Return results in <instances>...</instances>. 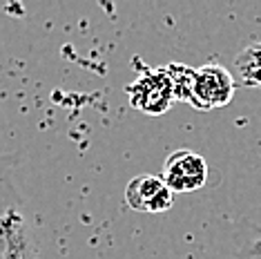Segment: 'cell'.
Instances as JSON below:
<instances>
[{
    "mask_svg": "<svg viewBox=\"0 0 261 259\" xmlns=\"http://www.w3.org/2000/svg\"><path fill=\"white\" fill-rule=\"evenodd\" d=\"M168 72L174 83L176 101L190 103L194 110L210 112L225 108L234 98L237 81L232 72L219 63H207L201 67H188V65L172 63Z\"/></svg>",
    "mask_w": 261,
    "mask_h": 259,
    "instance_id": "cell-1",
    "label": "cell"
},
{
    "mask_svg": "<svg viewBox=\"0 0 261 259\" xmlns=\"http://www.w3.org/2000/svg\"><path fill=\"white\" fill-rule=\"evenodd\" d=\"M127 101L134 110L143 112L150 116L165 114L172 103L176 101L174 94V83L168 72V67H154V69H143L136 79L125 87Z\"/></svg>",
    "mask_w": 261,
    "mask_h": 259,
    "instance_id": "cell-2",
    "label": "cell"
},
{
    "mask_svg": "<svg viewBox=\"0 0 261 259\" xmlns=\"http://www.w3.org/2000/svg\"><path fill=\"white\" fill-rule=\"evenodd\" d=\"M161 179L174 194L197 192L207 184V161L192 150H174L165 159Z\"/></svg>",
    "mask_w": 261,
    "mask_h": 259,
    "instance_id": "cell-3",
    "label": "cell"
},
{
    "mask_svg": "<svg viewBox=\"0 0 261 259\" xmlns=\"http://www.w3.org/2000/svg\"><path fill=\"white\" fill-rule=\"evenodd\" d=\"M0 259H38L36 232L22 208L0 219Z\"/></svg>",
    "mask_w": 261,
    "mask_h": 259,
    "instance_id": "cell-4",
    "label": "cell"
},
{
    "mask_svg": "<svg viewBox=\"0 0 261 259\" xmlns=\"http://www.w3.org/2000/svg\"><path fill=\"white\" fill-rule=\"evenodd\" d=\"M125 203L134 213L163 215L174 203V192L165 186L161 174H136L125 188Z\"/></svg>",
    "mask_w": 261,
    "mask_h": 259,
    "instance_id": "cell-5",
    "label": "cell"
},
{
    "mask_svg": "<svg viewBox=\"0 0 261 259\" xmlns=\"http://www.w3.org/2000/svg\"><path fill=\"white\" fill-rule=\"evenodd\" d=\"M18 163H20L18 154L0 152V219L11 210L22 208L20 192L14 181V172L18 168Z\"/></svg>",
    "mask_w": 261,
    "mask_h": 259,
    "instance_id": "cell-6",
    "label": "cell"
},
{
    "mask_svg": "<svg viewBox=\"0 0 261 259\" xmlns=\"http://www.w3.org/2000/svg\"><path fill=\"white\" fill-rule=\"evenodd\" d=\"M234 72L241 85L261 90V40L250 43L239 51V56L234 58Z\"/></svg>",
    "mask_w": 261,
    "mask_h": 259,
    "instance_id": "cell-7",
    "label": "cell"
},
{
    "mask_svg": "<svg viewBox=\"0 0 261 259\" xmlns=\"http://www.w3.org/2000/svg\"><path fill=\"white\" fill-rule=\"evenodd\" d=\"M232 259H261V230H257V235L243 241L234 250Z\"/></svg>",
    "mask_w": 261,
    "mask_h": 259,
    "instance_id": "cell-8",
    "label": "cell"
}]
</instances>
